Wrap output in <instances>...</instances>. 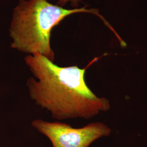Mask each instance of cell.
Returning a JSON list of instances; mask_svg holds the SVG:
<instances>
[{
	"label": "cell",
	"mask_w": 147,
	"mask_h": 147,
	"mask_svg": "<svg viewBox=\"0 0 147 147\" xmlns=\"http://www.w3.org/2000/svg\"><path fill=\"white\" fill-rule=\"evenodd\" d=\"M99 59L80 68L60 67L42 55H28L25 61L34 76L26 82L31 99L58 121L89 119L109 110V100L95 94L85 80L87 69Z\"/></svg>",
	"instance_id": "1"
},
{
	"label": "cell",
	"mask_w": 147,
	"mask_h": 147,
	"mask_svg": "<svg viewBox=\"0 0 147 147\" xmlns=\"http://www.w3.org/2000/svg\"><path fill=\"white\" fill-rule=\"evenodd\" d=\"M80 13L98 16L113 34L117 33L116 29L97 9H67L47 0H19L11 23V47L29 55H42L53 62L55 53L50 44L53 28L67 16Z\"/></svg>",
	"instance_id": "2"
},
{
	"label": "cell",
	"mask_w": 147,
	"mask_h": 147,
	"mask_svg": "<svg viewBox=\"0 0 147 147\" xmlns=\"http://www.w3.org/2000/svg\"><path fill=\"white\" fill-rule=\"evenodd\" d=\"M32 126L47 137L53 147H89L96 140L109 136L111 130L102 122H94L80 128L59 121L42 119L32 121Z\"/></svg>",
	"instance_id": "3"
},
{
	"label": "cell",
	"mask_w": 147,
	"mask_h": 147,
	"mask_svg": "<svg viewBox=\"0 0 147 147\" xmlns=\"http://www.w3.org/2000/svg\"><path fill=\"white\" fill-rule=\"evenodd\" d=\"M81 1V0H57V5L63 7L67 3L69 2L73 7L77 8L79 6Z\"/></svg>",
	"instance_id": "4"
}]
</instances>
